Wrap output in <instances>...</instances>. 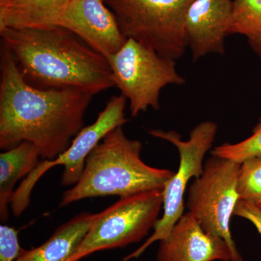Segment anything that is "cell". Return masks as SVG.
Returning a JSON list of instances; mask_svg holds the SVG:
<instances>
[{"label": "cell", "mask_w": 261, "mask_h": 261, "mask_svg": "<svg viewBox=\"0 0 261 261\" xmlns=\"http://www.w3.org/2000/svg\"><path fill=\"white\" fill-rule=\"evenodd\" d=\"M163 190L121 197L96 214L70 261H80L94 252L123 248L144 240L159 221L163 207Z\"/></svg>", "instance_id": "cell-6"}, {"label": "cell", "mask_w": 261, "mask_h": 261, "mask_svg": "<svg viewBox=\"0 0 261 261\" xmlns=\"http://www.w3.org/2000/svg\"><path fill=\"white\" fill-rule=\"evenodd\" d=\"M39 149L32 142H23L0 154V219L7 221L8 205L18 180L29 175L39 163Z\"/></svg>", "instance_id": "cell-15"}, {"label": "cell", "mask_w": 261, "mask_h": 261, "mask_svg": "<svg viewBox=\"0 0 261 261\" xmlns=\"http://www.w3.org/2000/svg\"><path fill=\"white\" fill-rule=\"evenodd\" d=\"M126 102V98L121 94L113 96L99 113L96 121L92 124L84 127L65 152L56 159L44 160L38 163L15 190L11 201L12 211L15 216L18 217L27 208L33 189L39 178L51 168L63 166L62 186H74L83 173L86 160L92 149L110 132L117 127L123 126L128 121L125 116Z\"/></svg>", "instance_id": "cell-9"}, {"label": "cell", "mask_w": 261, "mask_h": 261, "mask_svg": "<svg viewBox=\"0 0 261 261\" xmlns=\"http://www.w3.org/2000/svg\"><path fill=\"white\" fill-rule=\"evenodd\" d=\"M56 25L74 33L106 58L117 53L127 41L104 0H69Z\"/></svg>", "instance_id": "cell-10"}, {"label": "cell", "mask_w": 261, "mask_h": 261, "mask_svg": "<svg viewBox=\"0 0 261 261\" xmlns=\"http://www.w3.org/2000/svg\"><path fill=\"white\" fill-rule=\"evenodd\" d=\"M218 125L205 121L197 124L190 132V138L182 141L181 135L174 130L152 129L149 134L173 144L180 156L179 168L163 190V213L154 228V231L135 251L123 257L121 261L138 258L152 244L161 241L169 234L174 225L183 216L185 193L192 177L197 178L203 171L204 158L214 143Z\"/></svg>", "instance_id": "cell-7"}, {"label": "cell", "mask_w": 261, "mask_h": 261, "mask_svg": "<svg viewBox=\"0 0 261 261\" xmlns=\"http://www.w3.org/2000/svg\"><path fill=\"white\" fill-rule=\"evenodd\" d=\"M140 141L130 140L122 126L110 132L89 153L78 182L64 192L60 207L94 197H121L163 190L174 171L151 167L142 161Z\"/></svg>", "instance_id": "cell-3"}, {"label": "cell", "mask_w": 261, "mask_h": 261, "mask_svg": "<svg viewBox=\"0 0 261 261\" xmlns=\"http://www.w3.org/2000/svg\"><path fill=\"white\" fill-rule=\"evenodd\" d=\"M233 215L248 220L255 226L261 235V210L256 206L240 200L233 211Z\"/></svg>", "instance_id": "cell-20"}, {"label": "cell", "mask_w": 261, "mask_h": 261, "mask_svg": "<svg viewBox=\"0 0 261 261\" xmlns=\"http://www.w3.org/2000/svg\"><path fill=\"white\" fill-rule=\"evenodd\" d=\"M194 1L104 0L127 39L175 61L188 47L186 18Z\"/></svg>", "instance_id": "cell-4"}, {"label": "cell", "mask_w": 261, "mask_h": 261, "mask_svg": "<svg viewBox=\"0 0 261 261\" xmlns=\"http://www.w3.org/2000/svg\"><path fill=\"white\" fill-rule=\"evenodd\" d=\"M115 87L129 102L132 116L149 108L159 111L161 90L170 84L182 85L186 80L178 73L176 61L127 39L117 53L106 58Z\"/></svg>", "instance_id": "cell-5"}, {"label": "cell", "mask_w": 261, "mask_h": 261, "mask_svg": "<svg viewBox=\"0 0 261 261\" xmlns=\"http://www.w3.org/2000/svg\"><path fill=\"white\" fill-rule=\"evenodd\" d=\"M69 0H0V30L45 28L56 20Z\"/></svg>", "instance_id": "cell-14"}, {"label": "cell", "mask_w": 261, "mask_h": 261, "mask_svg": "<svg viewBox=\"0 0 261 261\" xmlns=\"http://www.w3.org/2000/svg\"><path fill=\"white\" fill-rule=\"evenodd\" d=\"M0 54V148L8 150L29 142L41 157L56 159L84 128L94 94L80 89L33 87L3 43Z\"/></svg>", "instance_id": "cell-1"}, {"label": "cell", "mask_w": 261, "mask_h": 261, "mask_svg": "<svg viewBox=\"0 0 261 261\" xmlns=\"http://www.w3.org/2000/svg\"><path fill=\"white\" fill-rule=\"evenodd\" d=\"M23 248L18 241L17 230L7 225L0 226V261H15Z\"/></svg>", "instance_id": "cell-19"}, {"label": "cell", "mask_w": 261, "mask_h": 261, "mask_svg": "<svg viewBox=\"0 0 261 261\" xmlns=\"http://www.w3.org/2000/svg\"><path fill=\"white\" fill-rule=\"evenodd\" d=\"M95 214L83 212L57 228L44 243L22 250L15 261H70L88 232Z\"/></svg>", "instance_id": "cell-13"}, {"label": "cell", "mask_w": 261, "mask_h": 261, "mask_svg": "<svg viewBox=\"0 0 261 261\" xmlns=\"http://www.w3.org/2000/svg\"><path fill=\"white\" fill-rule=\"evenodd\" d=\"M211 154L239 163L261 155V118L252 129L251 136L238 143H224L217 146L211 151Z\"/></svg>", "instance_id": "cell-18"}, {"label": "cell", "mask_w": 261, "mask_h": 261, "mask_svg": "<svg viewBox=\"0 0 261 261\" xmlns=\"http://www.w3.org/2000/svg\"><path fill=\"white\" fill-rule=\"evenodd\" d=\"M233 261L224 239L207 233L190 211L160 241L157 261Z\"/></svg>", "instance_id": "cell-11"}, {"label": "cell", "mask_w": 261, "mask_h": 261, "mask_svg": "<svg viewBox=\"0 0 261 261\" xmlns=\"http://www.w3.org/2000/svg\"><path fill=\"white\" fill-rule=\"evenodd\" d=\"M228 34L246 37L252 50L261 60V0H233Z\"/></svg>", "instance_id": "cell-16"}, {"label": "cell", "mask_w": 261, "mask_h": 261, "mask_svg": "<svg viewBox=\"0 0 261 261\" xmlns=\"http://www.w3.org/2000/svg\"><path fill=\"white\" fill-rule=\"evenodd\" d=\"M237 190L240 200L261 210V155L245 160L240 164Z\"/></svg>", "instance_id": "cell-17"}, {"label": "cell", "mask_w": 261, "mask_h": 261, "mask_svg": "<svg viewBox=\"0 0 261 261\" xmlns=\"http://www.w3.org/2000/svg\"><path fill=\"white\" fill-rule=\"evenodd\" d=\"M0 36L20 74L33 87L80 89L94 94L115 87L106 57L68 29H5Z\"/></svg>", "instance_id": "cell-2"}, {"label": "cell", "mask_w": 261, "mask_h": 261, "mask_svg": "<svg viewBox=\"0 0 261 261\" xmlns=\"http://www.w3.org/2000/svg\"><path fill=\"white\" fill-rule=\"evenodd\" d=\"M231 0H195L187 11L186 34L192 61L209 54L224 55L232 16Z\"/></svg>", "instance_id": "cell-12"}, {"label": "cell", "mask_w": 261, "mask_h": 261, "mask_svg": "<svg viewBox=\"0 0 261 261\" xmlns=\"http://www.w3.org/2000/svg\"><path fill=\"white\" fill-rule=\"evenodd\" d=\"M240 164L213 156L204 163L203 171L188 190L187 207L207 233L224 239L233 261H244L230 229L231 216L240 199L237 184Z\"/></svg>", "instance_id": "cell-8"}]
</instances>
